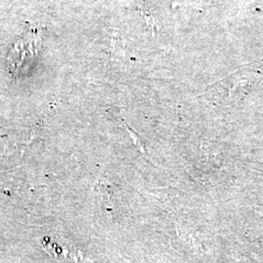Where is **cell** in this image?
Masks as SVG:
<instances>
[{"mask_svg": "<svg viewBox=\"0 0 263 263\" xmlns=\"http://www.w3.org/2000/svg\"><path fill=\"white\" fill-rule=\"evenodd\" d=\"M138 6H139V9L141 12L142 16L144 17V19L146 21L147 25L149 26V28H151V32L153 34V36L155 35L156 31H157V26H156V23H155V20L152 17L149 9L146 8V5L144 4V1L143 0H139L138 2Z\"/></svg>", "mask_w": 263, "mask_h": 263, "instance_id": "6da1fadb", "label": "cell"}]
</instances>
